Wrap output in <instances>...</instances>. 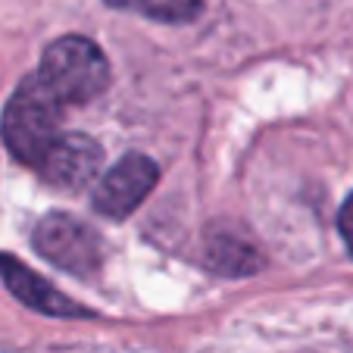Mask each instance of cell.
I'll return each mask as SVG.
<instances>
[{"label":"cell","mask_w":353,"mask_h":353,"mask_svg":"<svg viewBox=\"0 0 353 353\" xmlns=\"http://www.w3.org/2000/svg\"><path fill=\"white\" fill-rule=\"evenodd\" d=\"M0 134L10 154L28 166H38L63 134V100L41 81V75L26 79L13 91L0 119Z\"/></svg>","instance_id":"obj_1"},{"label":"cell","mask_w":353,"mask_h":353,"mask_svg":"<svg viewBox=\"0 0 353 353\" xmlns=\"http://www.w3.org/2000/svg\"><path fill=\"white\" fill-rule=\"evenodd\" d=\"M338 228H341V238H344L347 250H350V254H353V194L344 200V207H341Z\"/></svg>","instance_id":"obj_9"},{"label":"cell","mask_w":353,"mask_h":353,"mask_svg":"<svg viewBox=\"0 0 353 353\" xmlns=\"http://www.w3.org/2000/svg\"><path fill=\"white\" fill-rule=\"evenodd\" d=\"M100 163H103V150L94 138L60 134L34 169L44 175L47 185L60 188V191H81L97 179Z\"/></svg>","instance_id":"obj_5"},{"label":"cell","mask_w":353,"mask_h":353,"mask_svg":"<svg viewBox=\"0 0 353 353\" xmlns=\"http://www.w3.org/2000/svg\"><path fill=\"white\" fill-rule=\"evenodd\" d=\"M0 279H3L7 291L34 313L54 316V319H91L94 316L91 310L79 307L72 297L57 291L54 285H47L38 272H32L26 263H19L10 254H0Z\"/></svg>","instance_id":"obj_6"},{"label":"cell","mask_w":353,"mask_h":353,"mask_svg":"<svg viewBox=\"0 0 353 353\" xmlns=\"http://www.w3.org/2000/svg\"><path fill=\"white\" fill-rule=\"evenodd\" d=\"M38 75L63 103H91L107 91L110 63L94 41L63 34L44 50Z\"/></svg>","instance_id":"obj_2"},{"label":"cell","mask_w":353,"mask_h":353,"mask_svg":"<svg viewBox=\"0 0 353 353\" xmlns=\"http://www.w3.org/2000/svg\"><path fill=\"white\" fill-rule=\"evenodd\" d=\"M107 3L116 10L147 16V19H154V22H166V26L191 22L203 10V0H107Z\"/></svg>","instance_id":"obj_8"},{"label":"cell","mask_w":353,"mask_h":353,"mask_svg":"<svg viewBox=\"0 0 353 353\" xmlns=\"http://www.w3.org/2000/svg\"><path fill=\"white\" fill-rule=\"evenodd\" d=\"M160 169L150 157L128 154L110 169L94 188V210L107 219H125L144 203V197L157 188Z\"/></svg>","instance_id":"obj_4"},{"label":"cell","mask_w":353,"mask_h":353,"mask_svg":"<svg viewBox=\"0 0 353 353\" xmlns=\"http://www.w3.org/2000/svg\"><path fill=\"white\" fill-rule=\"evenodd\" d=\"M203 260L213 272L225 275V279H244V275L256 272L263 266V256L247 238L234 232H213L207 238V250Z\"/></svg>","instance_id":"obj_7"},{"label":"cell","mask_w":353,"mask_h":353,"mask_svg":"<svg viewBox=\"0 0 353 353\" xmlns=\"http://www.w3.org/2000/svg\"><path fill=\"white\" fill-rule=\"evenodd\" d=\"M34 250L63 272L91 279L100 269V241L85 222L69 213H47L34 228Z\"/></svg>","instance_id":"obj_3"}]
</instances>
